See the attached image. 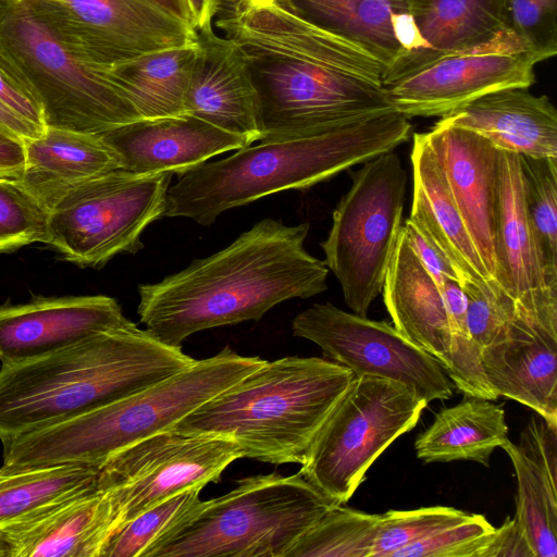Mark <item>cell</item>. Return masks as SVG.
I'll return each instance as SVG.
<instances>
[{
    "instance_id": "obj_1",
    "label": "cell",
    "mask_w": 557,
    "mask_h": 557,
    "mask_svg": "<svg viewBox=\"0 0 557 557\" xmlns=\"http://www.w3.org/2000/svg\"><path fill=\"white\" fill-rule=\"evenodd\" d=\"M213 26L244 61L259 141L319 134L394 110L380 62L271 0H216Z\"/></svg>"
},
{
    "instance_id": "obj_49",
    "label": "cell",
    "mask_w": 557,
    "mask_h": 557,
    "mask_svg": "<svg viewBox=\"0 0 557 557\" xmlns=\"http://www.w3.org/2000/svg\"><path fill=\"white\" fill-rule=\"evenodd\" d=\"M0 557H12V548L4 532L0 529Z\"/></svg>"
},
{
    "instance_id": "obj_28",
    "label": "cell",
    "mask_w": 557,
    "mask_h": 557,
    "mask_svg": "<svg viewBox=\"0 0 557 557\" xmlns=\"http://www.w3.org/2000/svg\"><path fill=\"white\" fill-rule=\"evenodd\" d=\"M506 0H409L422 48L400 54L383 73L389 78L429 57L483 44L505 28Z\"/></svg>"
},
{
    "instance_id": "obj_26",
    "label": "cell",
    "mask_w": 557,
    "mask_h": 557,
    "mask_svg": "<svg viewBox=\"0 0 557 557\" xmlns=\"http://www.w3.org/2000/svg\"><path fill=\"white\" fill-rule=\"evenodd\" d=\"M24 143L25 165L18 180L48 209L70 187L120 169L96 134L47 126Z\"/></svg>"
},
{
    "instance_id": "obj_48",
    "label": "cell",
    "mask_w": 557,
    "mask_h": 557,
    "mask_svg": "<svg viewBox=\"0 0 557 557\" xmlns=\"http://www.w3.org/2000/svg\"><path fill=\"white\" fill-rule=\"evenodd\" d=\"M187 3L194 16L195 29L213 27L216 0H187Z\"/></svg>"
},
{
    "instance_id": "obj_22",
    "label": "cell",
    "mask_w": 557,
    "mask_h": 557,
    "mask_svg": "<svg viewBox=\"0 0 557 557\" xmlns=\"http://www.w3.org/2000/svg\"><path fill=\"white\" fill-rule=\"evenodd\" d=\"M494 392L557 424V333L518 314L498 342L481 351Z\"/></svg>"
},
{
    "instance_id": "obj_45",
    "label": "cell",
    "mask_w": 557,
    "mask_h": 557,
    "mask_svg": "<svg viewBox=\"0 0 557 557\" xmlns=\"http://www.w3.org/2000/svg\"><path fill=\"white\" fill-rule=\"evenodd\" d=\"M25 165V143L0 126V177L20 178Z\"/></svg>"
},
{
    "instance_id": "obj_15",
    "label": "cell",
    "mask_w": 557,
    "mask_h": 557,
    "mask_svg": "<svg viewBox=\"0 0 557 557\" xmlns=\"http://www.w3.org/2000/svg\"><path fill=\"white\" fill-rule=\"evenodd\" d=\"M45 1L106 66L144 53L196 44L194 28L144 0Z\"/></svg>"
},
{
    "instance_id": "obj_46",
    "label": "cell",
    "mask_w": 557,
    "mask_h": 557,
    "mask_svg": "<svg viewBox=\"0 0 557 557\" xmlns=\"http://www.w3.org/2000/svg\"><path fill=\"white\" fill-rule=\"evenodd\" d=\"M0 126L11 131L23 140L35 138L44 131L14 114L0 102Z\"/></svg>"
},
{
    "instance_id": "obj_6",
    "label": "cell",
    "mask_w": 557,
    "mask_h": 557,
    "mask_svg": "<svg viewBox=\"0 0 557 557\" xmlns=\"http://www.w3.org/2000/svg\"><path fill=\"white\" fill-rule=\"evenodd\" d=\"M264 361L225 347L129 395L1 441L2 463L15 468L99 467L120 449L172 429Z\"/></svg>"
},
{
    "instance_id": "obj_27",
    "label": "cell",
    "mask_w": 557,
    "mask_h": 557,
    "mask_svg": "<svg viewBox=\"0 0 557 557\" xmlns=\"http://www.w3.org/2000/svg\"><path fill=\"white\" fill-rule=\"evenodd\" d=\"M283 12L366 52L385 69L404 49L395 34L409 0H271Z\"/></svg>"
},
{
    "instance_id": "obj_21",
    "label": "cell",
    "mask_w": 557,
    "mask_h": 557,
    "mask_svg": "<svg viewBox=\"0 0 557 557\" xmlns=\"http://www.w3.org/2000/svg\"><path fill=\"white\" fill-rule=\"evenodd\" d=\"M197 54L186 113L223 131L259 141L253 89L236 45L212 28L195 29Z\"/></svg>"
},
{
    "instance_id": "obj_9",
    "label": "cell",
    "mask_w": 557,
    "mask_h": 557,
    "mask_svg": "<svg viewBox=\"0 0 557 557\" xmlns=\"http://www.w3.org/2000/svg\"><path fill=\"white\" fill-rule=\"evenodd\" d=\"M428 404L403 383L355 376L317 432L298 472L335 504H346L377 457L417 425Z\"/></svg>"
},
{
    "instance_id": "obj_39",
    "label": "cell",
    "mask_w": 557,
    "mask_h": 557,
    "mask_svg": "<svg viewBox=\"0 0 557 557\" xmlns=\"http://www.w3.org/2000/svg\"><path fill=\"white\" fill-rule=\"evenodd\" d=\"M468 300L467 322L472 342L482 351L507 333L516 317L512 299L496 284L460 283Z\"/></svg>"
},
{
    "instance_id": "obj_40",
    "label": "cell",
    "mask_w": 557,
    "mask_h": 557,
    "mask_svg": "<svg viewBox=\"0 0 557 557\" xmlns=\"http://www.w3.org/2000/svg\"><path fill=\"white\" fill-rule=\"evenodd\" d=\"M504 18L540 62L556 54L557 0H506Z\"/></svg>"
},
{
    "instance_id": "obj_13",
    "label": "cell",
    "mask_w": 557,
    "mask_h": 557,
    "mask_svg": "<svg viewBox=\"0 0 557 557\" xmlns=\"http://www.w3.org/2000/svg\"><path fill=\"white\" fill-rule=\"evenodd\" d=\"M539 62L520 38L504 28L478 46L423 59L382 86L394 110L407 117H442L485 94L531 87Z\"/></svg>"
},
{
    "instance_id": "obj_17",
    "label": "cell",
    "mask_w": 557,
    "mask_h": 557,
    "mask_svg": "<svg viewBox=\"0 0 557 557\" xmlns=\"http://www.w3.org/2000/svg\"><path fill=\"white\" fill-rule=\"evenodd\" d=\"M119 168L136 174L182 176L212 157L249 143L188 113L139 119L101 133Z\"/></svg>"
},
{
    "instance_id": "obj_44",
    "label": "cell",
    "mask_w": 557,
    "mask_h": 557,
    "mask_svg": "<svg viewBox=\"0 0 557 557\" xmlns=\"http://www.w3.org/2000/svg\"><path fill=\"white\" fill-rule=\"evenodd\" d=\"M483 557H534V553L513 517L495 529Z\"/></svg>"
},
{
    "instance_id": "obj_31",
    "label": "cell",
    "mask_w": 557,
    "mask_h": 557,
    "mask_svg": "<svg viewBox=\"0 0 557 557\" xmlns=\"http://www.w3.org/2000/svg\"><path fill=\"white\" fill-rule=\"evenodd\" d=\"M99 467L47 468L0 466V529L69 493L97 481Z\"/></svg>"
},
{
    "instance_id": "obj_32",
    "label": "cell",
    "mask_w": 557,
    "mask_h": 557,
    "mask_svg": "<svg viewBox=\"0 0 557 557\" xmlns=\"http://www.w3.org/2000/svg\"><path fill=\"white\" fill-rule=\"evenodd\" d=\"M509 456L517 478L515 518L522 529L534 557L557 556V486L507 440L502 446Z\"/></svg>"
},
{
    "instance_id": "obj_10",
    "label": "cell",
    "mask_w": 557,
    "mask_h": 557,
    "mask_svg": "<svg viewBox=\"0 0 557 557\" xmlns=\"http://www.w3.org/2000/svg\"><path fill=\"white\" fill-rule=\"evenodd\" d=\"M350 175L351 186L334 209L320 246L348 308L367 315L382 293L403 227L407 173L393 150L366 161Z\"/></svg>"
},
{
    "instance_id": "obj_3",
    "label": "cell",
    "mask_w": 557,
    "mask_h": 557,
    "mask_svg": "<svg viewBox=\"0 0 557 557\" xmlns=\"http://www.w3.org/2000/svg\"><path fill=\"white\" fill-rule=\"evenodd\" d=\"M196 359L129 321L0 368V441L147 387Z\"/></svg>"
},
{
    "instance_id": "obj_38",
    "label": "cell",
    "mask_w": 557,
    "mask_h": 557,
    "mask_svg": "<svg viewBox=\"0 0 557 557\" xmlns=\"http://www.w3.org/2000/svg\"><path fill=\"white\" fill-rule=\"evenodd\" d=\"M495 529L484 516L469 513L466 519L396 550L392 557H483Z\"/></svg>"
},
{
    "instance_id": "obj_36",
    "label": "cell",
    "mask_w": 557,
    "mask_h": 557,
    "mask_svg": "<svg viewBox=\"0 0 557 557\" xmlns=\"http://www.w3.org/2000/svg\"><path fill=\"white\" fill-rule=\"evenodd\" d=\"M48 208L18 180L0 177V252L48 244Z\"/></svg>"
},
{
    "instance_id": "obj_8",
    "label": "cell",
    "mask_w": 557,
    "mask_h": 557,
    "mask_svg": "<svg viewBox=\"0 0 557 557\" xmlns=\"http://www.w3.org/2000/svg\"><path fill=\"white\" fill-rule=\"evenodd\" d=\"M299 472L244 478L199 503L145 557H287L333 506Z\"/></svg>"
},
{
    "instance_id": "obj_30",
    "label": "cell",
    "mask_w": 557,
    "mask_h": 557,
    "mask_svg": "<svg viewBox=\"0 0 557 557\" xmlns=\"http://www.w3.org/2000/svg\"><path fill=\"white\" fill-rule=\"evenodd\" d=\"M196 54V44L152 51L112 66L111 73L141 119L181 115Z\"/></svg>"
},
{
    "instance_id": "obj_35",
    "label": "cell",
    "mask_w": 557,
    "mask_h": 557,
    "mask_svg": "<svg viewBox=\"0 0 557 557\" xmlns=\"http://www.w3.org/2000/svg\"><path fill=\"white\" fill-rule=\"evenodd\" d=\"M202 488L184 490L132 519L109 540L101 557H145L199 503Z\"/></svg>"
},
{
    "instance_id": "obj_7",
    "label": "cell",
    "mask_w": 557,
    "mask_h": 557,
    "mask_svg": "<svg viewBox=\"0 0 557 557\" xmlns=\"http://www.w3.org/2000/svg\"><path fill=\"white\" fill-rule=\"evenodd\" d=\"M0 53L38 99L47 126L100 135L141 119L114 82L45 0H0Z\"/></svg>"
},
{
    "instance_id": "obj_43",
    "label": "cell",
    "mask_w": 557,
    "mask_h": 557,
    "mask_svg": "<svg viewBox=\"0 0 557 557\" xmlns=\"http://www.w3.org/2000/svg\"><path fill=\"white\" fill-rule=\"evenodd\" d=\"M403 230L412 251L440 289L448 278L460 282L450 261L416 223L407 219L403 223Z\"/></svg>"
},
{
    "instance_id": "obj_50",
    "label": "cell",
    "mask_w": 557,
    "mask_h": 557,
    "mask_svg": "<svg viewBox=\"0 0 557 557\" xmlns=\"http://www.w3.org/2000/svg\"><path fill=\"white\" fill-rule=\"evenodd\" d=\"M3 1H18V0H3Z\"/></svg>"
},
{
    "instance_id": "obj_42",
    "label": "cell",
    "mask_w": 557,
    "mask_h": 557,
    "mask_svg": "<svg viewBox=\"0 0 557 557\" xmlns=\"http://www.w3.org/2000/svg\"><path fill=\"white\" fill-rule=\"evenodd\" d=\"M0 102L17 116L45 131L44 112L38 99L22 75L1 53Z\"/></svg>"
},
{
    "instance_id": "obj_25",
    "label": "cell",
    "mask_w": 557,
    "mask_h": 557,
    "mask_svg": "<svg viewBox=\"0 0 557 557\" xmlns=\"http://www.w3.org/2000/svg\"><path fill=\"white\" fill-rule=\"evenodd\" d=\"M410 219L453 264L460 283L495 284L470 236L426 133L413 134Z\"/></svg>"
},
{
    "instance_id": "obj_20",
    "label": "cell",
    "mask_w": 557,
    "mask_h": 557,
    "mask_svg": "<svg viewBox=\"0 0 557 557\" xmlns=\"http://www.w3.org/2000/svg\"><path fill=\"white\" fill-rule=\"evenodd\" d=\"M1 530L12 557H101L114 533L111 505L97 481Z\"/></svg>"
},
{
    "instance_id": "obj_33",
    "label": "cell",
    "mask_w": 557,
    "mask_h": 557,
    "mask_svg": "<svg viewBox=\"0 0 557 557\" xmlns=\"http://www.w3.org/2000/svg\"><path fill=\"white\" fill-rule=\"evenodd\" d=\"M525 209L543 280L557 296V158L519 154Z\"/></svg>"
},
{
    "instance_id": "obj_4",
    "label": "cell",
    "mask_w": 557,
    "mask_h": 557,
    "mask_svg": "<svg viewBox=\"0 0 557 557\" xmlns=\"http://www.w3.org/2000/svg\"><path fill=\"white\" fill-rule=\"evenodd\" d=\"M410 119L393 110L333 129L260 141L206 161L170 186L164 216L208 226L218 216L262 197L307 189L408 141Z\"/></svg>"
},
{
    "instance_id": "obj_5",
    "label": "cell",
    "mask_w": 557,
    "mask_h": 557,
    "mask_svg": "<svg viewBox=\"0 0 557 557\" xmlns=\"http://www.w3.org/2000/svg\"><path fill=\"white\" fill-rule=\"evenodd\" d=\"M354 377L349 369L326 358L265 360L172 429L225 437L242 458L301 465Z\"/></svg>"
},
{
    "instance_id": "obj_24",
    "label": "cell",
    "mask_w": 557,
    "mask_h": 557,
    "mask_svg": "<svg viewBox=\"0 0 557 557\" xmlns=\"http://www.w3.org/2000/svg\"><path fill=\"white\" fill-rule=\"evenodd\" d=\"M382 293L396 330L437 360L447 374L451 368L453 339L443 295L412 251L403 227Z\"/></svg>"
},
{
    "instance_id": "obj_14",
    "label": "cell",
    "mask_w": 557,
    "mask_h": 557,
    "mask_svg": "<svg viewBox=\"0 0 557 557\" xmlns=\"http://www.w3.org/2000/svg\"><path fill=\"white\" fill-rule=\"evenodd\" d=\"M292 332L318 345L324 358L355 376L403 383L426 403L449 399L454 394V384L438 361L386 321L370 320L330 302L313 304L294 318Z\"/></svg>"
},
{
    "instance_id": "obj_34",
    "label": "cell",
    "mask_w": 557,
    "mask_h": 557,
    "mask_svg": "<svg viewBox=\"0 0 557 557\" xmlns=\"http://www.w3.org/2000/svg\"><path fill=\"white\" fill-rule=\"evenodd\" d=\"M377 522L379 513L333 506L295 543L287 557H371Z\"/></svg>"
},
{
    "instance_id": "obj_47",
    "label": "cell",
    "mask_w": 557,
    "mask_h": 557,
    "mask_svg": "<svg viewBox=\"0 0 557 557\" xmlns=\"http://www.w3.org/2000/svg\"><path fill=\"white\" fill-rule=\"evenodd\" d=\"M165 14L195 29V22L187 0H144Z\"/></svg>"
},
{
    "instance_id": "obj_41",
    "label": "cell",
    "mask_w": 557,
    "mask_h": 557,
    "mask_svg": "<svg viewBox=\"0 0 557 557\" xmlns=\"http://www.w3.org/2000/svg\"><path fill=\"white\" fill-rule=\"evenodd\" d=\"M518 446L550 484L557 486V424L540 414L533 417L521 433Z\"/></svg>"
},
{
    "instance_id": "obj_12",
    "label": "cell",
    "mask_w": 557,
    "mask_h": 557,
    "mask_svg": "<svg viewBox=\"0 0 557 557\" xmlns=\"http://www.w3.org/2000/svg\"><path fill=\"white\" fill-rule=\"evenodd\" d=\"M239 458L238 447L225 437L173 429L114 453L99 466L97 476V486L111 505L113 535L177 493L219 482L224 470Z\"/></svg>"
},
{
    "instance_id": "obj_19",
    "label": "cell",
    "mask_w": 557,
    "mask_h": 557,
    "mask_svg": "<svg viewBox=\"0 0 557 557\" xmlns=\"http://www.w3.org/2000/svg\"><path fill=\"white\" fill-rule=\"evenodd\" d=\"M129 320L106 295L36 298L0 306V363L54 351Z\"/></svg>"
},
{
    "instance_id": "obj_2",
    "label": "cell",
    "mask_w": 557,
    "mask_h": 557,
    "mask_svg": "<svg viewBox=\"0 0 557 557\" xmlns=\"http://www.w3.org/2000/svg\"><path fill=\"white\" fill-rule=\"evenodd\" d=\"M309 230L265 218L218 252L140 284V322L160 342L182 347L197 332L259 321L280 302L322 294L329 269L306 250Z\"/></svg>"
},
{
    "instance_id": "obj_29",
    "label": "cell",
    "mask_w": 557,
    "mask_h": 557,
    "mask_svg": "<svg viewBox=\"0 0 557 557\" xmlns=\"http://www.w3.org/2000/svg\"><path fill=\"white\" fill-rule=\"evenodd\" d=\"M508 440L504 409L492 400L466 396L442 409L414 442L426 463L468 460L490 466L491 455Z\"/></svg>"
},
{
    "instance_id": "obj_18",
    "label": "cell",
    "mask_w": 557,
    "mask_h": 557,
    "mask_svg": "<svg viewBox=\"0 0 557 557\" xmlns=\"http://www.w3.org/2000/svg\"><path fill=\"white\" fill-rule=\"evenodd\" d=\"M426 137L475 248L495 283L498 149L483 136L454 125L435 123Z\"/></svg>"
},
{
    "instance_id": "obj_37",
    "label": "cell",
    "mask_w": 557,
    "mask_h": 557,
    "mask_svg": "<svg viewBox=\"0 0 557 557\" xmlns=\"http://www.w3.org/2000/svg\"><path fill=\"white\" fill-rule=\"evenodd\" d=\"M469 513L447 506L422 507L412 510H388L379 513L371 557H392L414 542L466 519Z\"/></svg>"
},
{
    "instance_id": "obj_23",
    "label": "cell",
    "mask_w": 557,
    "mask_h": 557,
    "mask_svg": "<svg viewBox=\"0 0 557 557\" xmlns=\"http://www.w3.org/2000/svg\"><path fill=\"white\" fill-rule=\"evenodd\" d=\"M436 123L470 129L498 150L533 158H557V112L550 99L524 87L485 94Z\"/></svg>"
},
{
    "instance_id": "obj_11",
    "label": "cell",
    "mask_w": 557,
    "mask_h": 557,
    "mask_svg": "<svg viewBox=\"0 0 557 557\" xmlns=\"http://www.w3.org/2000/svg\"><path fill=\"white\" fill-rule=\"evenodd\" d=\"M172 176L115 169L70 187L48 209V244L79 267L136 253L146 227L164 216Z\"/></svg>"
},
{
    "instance_id": "obj_16",
    "label": "cell",
    "mask_w": 557,
    "mask_h": 557,
    "mask_svg": "<svg viewBox=\"0 0 557 557\" xmlns=\"http://www.w3.org/2000/svg\"><path fill=\"white\" fill-rule=\"evenodd\" d=\"M495 283L524 320L557 332V296L544 283L523 193L519 154L498 150Z\"/></svg>"
}]
</instances>
